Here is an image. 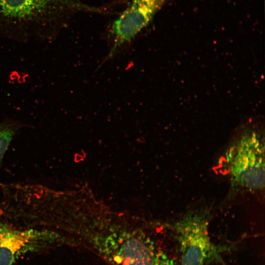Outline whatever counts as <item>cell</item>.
I'll use <instances>...</instances> for the list:
<instances>
[{"label": "cell", "instance_id": "obj_1", "mask_svg": "<svg viewBox=\"0 0 265 265\" xmlns=\"http://www.w3.org/2000/svg\"><path fill=\"white\" fill-rule=\"evenodd\" d=\"M67 243L59 233L12 220L0 208V265H16L27 256L48 252Z\"/></svg>", "mask_w": 265, "mask_h": 265}, {"label": "cell", "instance_id": "obj_2", "mask_svg": "<svg viewBox=\"0 0 265 265\" xmlns=\"http://www.w3.org/2000/svg\"><path fill=\"white\" fill-rule=\"evenodd\" d=\"M264 146L257 135L242 136L226 151L221 160L233 186L258 190L265 186Z\"/></svg>", "mask_w": 265, "mask_h": 265}, {"label": "cell", "instance_id": "obj_3", "mask_svg": "<svg viewBox=\"0 0 265 265\" xmlns=\"http://www.w3.org/2000/svg\"><path fill=\"white\" fill-rule=\"evenodd\" d=\"M209 214L203 210L187 212L173 228L180 253L181 265H206L220 261L222 248L214 244L209 236Z\"/></svg>", "mask_w": 265, "mask_h": 265}, {"label": "cell", "instance_id": "obj_4", "mask_svg": "<svg viewBox=\"0 0 265 265\" xmlns=\"http://www.w3.org/2000/svg\"><path fill=\"white\" fill-rule=\"evenodd\" d=\"M164 0H131L113 22L110 33L113 45L107 59L122 46L133 40L150 23Z\"/></svg>", "mask_w": 265, "mask_h": 265}, {"label": "cell", "instance_id": "obj_5", "mask_svg": "<svg viewBox=\"0 0 265 265\" xmlns=\"http://www.w3.org/2000/svg\"><path fill=\"white\" fill-rule=\"evenodd\" d=\"M87 8V4L78 0H0L1 16L29 23L42 19L49 12L54 14L85 11Z\"/></svg>", "mask_w": 265, "mask_h": 265}, {"label": "cell", "instance_id": "obj_6", "mask_svg": "<svg viewBox=\"0 0 265 265\" xmlns=\"http://www.w3.org/2000/svg\"><path fill=\"white\" fill-rule=\"evenodd\" d=\"M18 130V126L13 123L0 124V166L4 155Z\"/></svg>", "mask_w": 265, "mask_h": 265}]
</instances>
